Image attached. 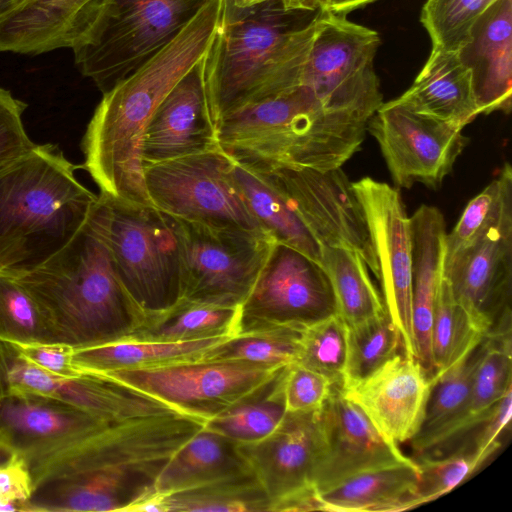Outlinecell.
<instances>
[{"mask_svg":"<svg viewBox=\"0 0 512 512\" xmlns=\"http://www.w3.org/2000/svg\"><path fill=\"white\" fill-rule=\"evenodd\" d=\"M223 0H208L169 43L103 93L81 142L84 168L115 199L152 205L145 190L141 146L156 108L204 56Z\"/></svg>","mask_w":512,"mask_h":512,"instance_id":"obj_1","label":"cell"},{"mask_svg":"<svg viewBox=\"0 0 512 512\" xmlns=\"http://www.w3.org/2000/svg\"><path fill=\"white\" fill-rule=\"evenodd\" d=\"M286 10L280 0L238 7L223 0L219 23L202 58L207 101L215 124L248 105L301 84L317 15Z\"/></svg>","mask_w":512,"mask_h":512,"instance_id":"obj_2","label":"cell"},{"mask_svg":"<svg viewBox=\"0 0 512 512\" xmlns=\"http://www.w3.org/2000/svg\"><path fill=\"white\" fill-rule=\"evenodd\" d=\"M55 144H35L0 168V273L30 272L84 228L98 195Z\"/></svg>","mask_w":512,"mask_h":512,"instance_id":"obj_3","label":"cell"},{"mask_svg":"<svg viewBox=\"0 0 512 512\" xmlns=\"http://www.w3.org/2000/svg\"><path fill=\"white\" fill-rule=\"evenodd\" d=\"M370 118L331 108L300 84L229 114L216 133L219 147L238 162L325 171L360 150Z\"/></svg>","mask_w":512,"mask_h":512,"instance_id":"obj_4","label":"cell"},{"mask_svg":"<svg viewBox=\"0 0 512 512\" xmlns=\"http://www.w3.org/2000/svg\"><path fill=\"white\" fill-rule=\"evenodd\" d=\"M14 278L38 303L56 343L74 349L125 340L145 318L88 221L58 254Z\"/></svg>","mask_w":512,"mask_h":512,"instance_id":"obj_5","label":"cell"},{"mask_svg":"<svg viewBox=\"0 0 512 512\" xmlns=\"http://www.w3.org/2000/svg\"><path fill=\"white\" fill-rule=\"evenodd\" d=\"M88 224L104 242L119 279L145 315L164 311L180 299L179 252L166 214L153 205L100 193Z\"/></svg>","mask_w":512,"mask_h":512,"instance_id":"obj_6","label":"cell"},{"mask_svg":"<svg viewBox=\"0 0 512 512\" xmlns=\"http://www.w3.org/2000/svg\"><path fill=\"white\" fill-rule=\"evenodd\" d=\"M208 0H105L73 48L81 74L103 93L169 43Z\"/></svg>","mask_w":512,"mask_h":512,"instance_id":"obj_7","label":"cell"},{"mask_svg":"<svg viewBox=\"0 0 512 512\" xmlns=\"http://www.w3.org/2000/svg\"><path fill=\"white\" fill-rule=\"evenodd\" d=\"M168 217L179 252L180 298L240 307L276 241L265 232Z\"/></svg>","mask_w":512,"mask_h":512,"instance_id":"obj_8","label":"cell"},{"mask_svg":"<svg viewBox=\"0 0 512 512\" xmlns=\"http://www.w3.org/2000/svg\"><path fill=\"white\" fill-rule=\"evenodd\" d=\"M232 164L219 148L146 166L145 190L170 217L265 232L234 181Z\"/></svg>","mask_w":512,"mask_h":512,"instance_id":"obj_9","label":"cell"},{"mask_svg":"<svg viewBox=\"0 0 512 512\" xmlns=\"http://www.w3.org/2000/svg\"><path fill=\"white\" fill-rule=\"evenodd\" d=\"M316 33L301 84L335 109L372 116L383 103L374 58L377 31L328 10H319Z\"/></svg>","mask_w":512,"mask_h":512,"instance_id":"obj_10","label":"cell"},{"mask_svg":"<svg viewBox=\"0 0 512 512\" xmlns=\"http://www.w3.org/2000/svg\"><path fill=\"white\" fill-rule=\"evenodd\" d=\"M283 368L232 361L193 360L145 369L116 370L103 375L205 424L257 393Z\"/></svg>","mask_w":512,"mask_h":512,"instance_id":"obj_11","label":"cell"},{"mask_svg":"<svg viewBox=\"0 0 512 512\" xmlns=\"http://www.w3.org/2000/svg\"><path fill=\"white\" fill-rule=\"evenodd\" d=\"M335 314L336 300L323 265L275 242L240 306L236 334L279 326L303 329Z\"/></svg>","mask_w":512,"mask_h":512,"instance_id":"obj_12","label":"cell"},{"mask_svg":"<svg viewBox=\"0 0 512 512\" xmlns=\"http://www.w3.org/2000/svg\"><path fill=\"white\" fill-rule=\"evenodd\" d=\"M246 165L269 178L320 246L355 251L377 278L378 265L368 224L352 182L341 167L322 171L283 165Z\"/></svg>","mask_w":512,"mask_h":512,"instance_id":"obj_13","label":"cell"},{"mask_svg":"<svg viewBox=\"0 0 512 512\" xmlns=\"http://www.w3.org/2000/svg\"><path fill=\"white\" fill-rule=\"evenodd\" d=\"M463 128L418 114L395 99L382 103L367 131L377 141L398 188H438L468 143Z\"/></svg>","mask_w":512,"mask_h":512,"instance_id":"obj_14","label":"cell"},{"mask_svg":"<svg viewBox=\"0 0 512 512\" xmlns=\"http://www.w3.org/2000/svg\"><path fill=\"white\" fill-rule=\"evenodd\" d=\"M352 186L368 224L386 311L400 333L403 352L415 358L410 217L398 188L371 177L352 182Z\"/></svg>","mask_w":512,"mask_h":512,"instance_id":"obj_15","label":"cell"},{"mask_svg":"<svg viewBox=\"0 0 512 512\" xmlns=\"http://www.w3.org/2000/svg\"><path fill=\"white\" fill-rule=\"evenodd\" d=\"M34 393L74 405L108 423L177 412L164 402L103 374L77 377L52 374L28 361L16 347L0 341V397Z\"/></svg>","mask_w":512,"mask_h":512,"instance_id":"obj_16","label":"cell"},{"mask_svg":"<svg viewBox=\"0 0 512 512\" xmlns=\"http://www.w3.org/2000/svg\"><path fill=\"white\" fill-rule=\"evenodd\" d=\"M318 411L286 412L269 435L238 444L269 498V511H315L312 470L318 445Z\"/></svg>","mask_w":512,"mask_h":512,"instance_id":"obj_17","label":"cell"},{"mask_svg":"<svg viewBox=\"0 0 512 512\" xmlns=\"http://www.w3.org/2000/svg\"><path fill=\"white\" fill-rule=\"evenodd\" d=\"M318 445L312 470L315 493L356 474L407 462L399 445L384 437L336 385L318 411Z\"/></svg>","mask_w":512,"mask_h":512,"instance_id":"obj_18","label":"cell"},{"mask_svg":"<svg viewBox=\"0 0 512 512\" xmlns=\"http://www.w3.org/2000/svg\"><path fill=\"white\" fill-rule=\"evenodd\" d=\"M453 295L484 335L511 329L512 226L494 229L443 265Z\"/></svg>","mask_w":512,"mask_h":512,"instance_id":"obj_19","label":"cell"},{"mask_svg":"<svg viewBox=\"0 0 512 512\" xmlns=\"http://www.w3.org/2000/svg\"><path fill=\"white\" fill-rule=\"evenodd\" d=\"M109 424L48 396L14 393L0 397V442L27 466Z\"/></svg>","mask_w":512,"mask_h":512,"instance_id":"obj_20","label":"cell"},{"mask_svg":"<svg viewBox=\"0 0 512 512\" xmlns=\"http://www.w3.org/2000/svg\"><path fill=\"white\" fill-rule=\"evenodd\" d=\"M430 388L421 364L400 352L342 392L384 437L399 445L420 431Z\"/></svg>","mask_w":512,"mask_h":512,"instance_id":"obj_21","label":"cell"},{"mask_svg":"<svg viewBox=\"0 0 512 512\" xmlns=\"http://www.w3.org/2000/svg\"><path fill=\"white\" fill-rule=\"evenodd\" d=\"M202 58L177 82L152 115L142 140L143 169L220 148L205 91Z\"/></svg>","mask_w":512,"mask_h":512,"instance_id":"obj_22","label":"cell"},{"mask_svg":"<svg viewBox=\"0 0 512 512\" xmlns=\"http://www.w3.org/2000/svg\"><path fill=\"white\" fill-rule=\"evenodd\" d=\"M105 0H24L0 16V52L75 48Z\"/></svg>","mask_w":512,"mask_h":512,"instance_id":"obj_23","label":"cell"},{"mask_svg":"<svg viewBox=\"0 0 512 512\" xmlns=\"http://www.w3.org/2000/svg\"><path fill=\"white\" fill-rule=\"evenodd\" d=\"M472 74L480 114L509 113L512 104V0H496L458 52Z\"/></svg>","mask_w":512,"mask_h":512,"instance_id":"obj_24","label":"cell"},{"mask_svg":"<svg viewBox=\"0 0 512 512\" xmlns=\"http://www.w3.org/2000/svg\"><path fill=\"white\" fill-rule=\"evenodd\" d=\"M412 236L411 310L415 358L433 374L431 339L438 289L443 278L446 227L443 214L423 204L410 216Z\"/></svg>","mask_w":512,"mask_h":512,"instance_id":"obj_25","label":"cell"},{"mask_svg":"<svg viewBox=\"0 0 512 512\" xmlns=\"http://www.w3.org/2000/svg\"><path fill=\"white\" fill-rule=\"evenodd\" d=\"M395 100L418 114L462 128L480 114L471 71L459 53L433 46L413 84Z\"/></svg>","mask_w":512,"mask_h":512,"instance_id":"obj_26","label":"cell"},{"mask_svg":"<svg viewBox=\"0 0 512 512\" xmlns=\"http://www.w3.org/2000/svg\"><path fill=\"white\" fill-rule=\"evenodd\" d=\"M420 470L407 462L368 470L315 494V511H403L413 508Z\"/></svg>","mask_w":512,"mask_h":512,"instance_id":"obj_27","label":"cell"},{"mask_svg":"<svg viewBox=\"0 0 512 512\" xmlns=\"http://www.w3.org/2000/svg\"><path fill=\"white\" fill-rule=\"evenodd\" d=\"M250 470L237 443L203 427L166 463L155 490L172 493Z\"/></svg>","mask_w":512,"mask_h":512,"instance_id":"obj_28","label":"cell"},{"mask_svg":"<svg viewBox=\"0 0 512 512\" xmlns=\"http://www.w3.org/2000/svg\"><path fill=\"white\" fill-rule=\"evenodd\" d=\"M232 160L234 181L262 229L276 242L321 263V246L284 195L262 171Z\"/></svg>","mask_w":512,"mask_h":512,"instance_id":"obj_29","label":"cell"},{"mask_svg":"<svg viewBox=\"0 0 512 512\" xmlns=\"http://www.w3.org/2000/svg\"><path fill=\"white\" fill-rule=\"evenodd\" d=\"M227 338L229 337L182 342L121 340L74 349L72 361L79 370L96 374L116 370L145 369L200 360L207 350Z\"/></svg>","mask_w":512,"mask_h":512,"instance_id":"obj_30","label":"cell"},{"mask_svg":"<svg viewBox=\"0 0 512 512\" xmlns=\"http://www.w3.org/2000/svg\"><path fill=\"white\" fill-rule=\"evenodd\" d=\"M240 307L180 298L159 313L145 315L125 340L182 342L231 337L237 332Z\"/></svg>","mask_w":512,"mask_h":512,"instance_id":"obj_31","label":"cell"},{"mask_svg":"<svg viewBox=\"0 0 512 512\" xmlns=\"http://www.w3.org/2000/svg\"><path fill=\"white\" fill-rule=\"evenodd\" d=\"M321 264L334 292L337 314L351 327L387 313L368 267L355 251L321 246Z\"/></svg>","mask_w":512,"mask_h":512,"instance_id":"obj_32","label":"cell"},{"mask_svg":"<svg viewBox=\"0 0 512 512\" xmlns=\"http://www.w3.org/2000/svg\"><path fill=\"white\" fill-rule=\"evenodd\" d=\"M158 494L161 512L270 510L269 498L252 470L184 490Z\"/></svg>","mask_w":512,"mask_h":512,"instance_id":"obj_33","label":"cell"},{"mask_svg":"<svg viewBox=\"0 0 512 512\" xmlns=\"http://www.w3.org/2000/svg\"><path fill=\"white\" fill-rule=\"evenodd\" d=\"M506 226H512V169L508 163L497 178L468 202L457 224L446 235L444 264L490 231Z\"/></svg>","mask_w":512,"mask_h":512,"instance_id":"obj_34","label":"cell"},{"mask_svg":"<svg viewBox=\"0 0 512 512\" xmlns=\"http://www.w3.org/2000/svg\"><path fill=\"white\" fill-rule=\"evenodd\" d=\"M286 367L257 393L209 420L204 427L237 444L252 443L269 435L287 412L283 391Z\"/></svg>","mask_w":512,"mask_h":512,"instance_id":"obj_35","label":"cell"},{"mask_svg":"<svg viewBox=\"0 0 512 512\" xmlns=\"http://www.w3.org/2000/svg\"><path fill=\"white\" fill-rule=\"evenodd\" d=\"M484 336L455 299L450 283L443 277L436 297L432 327L433 374L430 382L455 365Z\"/></svg>","mask_w":512,"mask_h":512,"instance_id":"obj_36","label":"cell"},{"mask_svg":"<svg viewBox=\"0 0 512 512\" xmlns=\"http://www.w3.org/2000/svg\"><path fill=\"white\" fill-rule=\"evenodd\" d=\"M303 329L279 326L236 334L211 347L200 360L243 362L269 368L285 367L297 361Z\"/></svg>","mask_w":512,"mask_h":512,"instance_id":"obj_37","label":"cell"},{"mask_svg":"<svg viewBox=\"0 0 512 512\" xmlns=\"http://www.w3.org/2000/svg\"><path fill=\"white\" fill-rule=\"evenodd\" d=\"M488 346V336L475 345L455 365L431 381L424 420L410 441L412 449L450 421L465 405L476 369Z\"/></svg>","mask_w":512,"mask_h":512,"instance_id":"obj_38","label":"cell"},{"mask_svg":"<svg viewBox=\"0 0 512 512\" xmlns=\"http://www.w3.org/2000/svg\"><path fill=\"white\" fill-rule=\"evenodd\" d=\"M400 352L401 336L388 313L347 327V359L341 389L364 379Z\"/></svg>","mask_w":512,"mask_h":512,"instance_id":"obj_39","label":"cell"},{"mask_svg":"<svg viewBox=\"0 0 512 512\" xmlns=\"http://www.w3.org/2000/svg\"><path fill=\"white\" fill-rule=\"evenodd\" d=\"M0 341L15 345L56 343L33 296L13 277L0 273Z\"/></svg>","mask_w":512,"mask_h":512,"instance_id":"obj_40","label":"cell"},{"mask_svg":"<svg viewBox=\"0 0 512 512\" xmlns=\"http://www.w3.org/2000/svg\"><path fill=\"white\" fill-rule=\"evenodd\" d=\"M496 0H427L420 21L432 46L459 52L471 39L472 29Z\"/></svg>","mask_w":512,"mask_h":512,"instance_id":"obj_41","label":"cell"},{"mask_svg":"<svg viewBox=\"0 0 512 512\" xmlns=\"http://www.w3.org/2000/svg\"><path fill=\"white\" fill-rule=\"evenodd\" d=\"M347 359V326L338 314L305 327L297 361L342 388Z\"/></svg>","mask_w":512,"mask_h":512,"instance_id":"obj_42","label":"cell"},{"mask_svg":"<svg viewBox=\"0 0 512 512\" xmlns=\"http://www.w3.org/2000/svg\"><path fill=\"white\" fill-rule=\"evenodd\" d=\"M412 459L420 470L413 508L445 495L480 468L474 451L469 448L441 458Z\"/></svg>","mask_w":512,"mask_h":512,"instance_id":"obj_43","label":"cell"},{"mask_svg":"<svg viewBox=\"0 0 512 512\" xmlns=\"http://www.w3.org/2000/svg\"><path fill=\"white\" fill-rule=\"evenodd\" d=\"M333 383L298 363L285 368L283 391L287 412L320 410L329 398Z\"/></svg>","mask_w":512,"mask_h":512,"instance_id":"obj_44","label":"cell"},{"mask_svg":"<svg viewBox=\"0 0 512 512\" xmlns=\"http://www.w3.org/2000/svg\"><path fill=\"white\" fill-rule=\"evenodd\" d=\"M25 108L24 102L0 87V168L25 155L36 144L23 123Z\"/></svg>","mask_w":512,"mask_h":512,"instance_id":"obj_45","label":"cell"},{"mask_svg":"<svg viewBox=\"0 0 512 512\" xmlns=\"http://www.w3.org/2000/svg\"><path fill=\"white\" fill-rule=\"evenodd\" d=\"M512 416V389L495 404L490 415L474 433L469 446L480 467L498 450L504 432L510 428Z\"/></svg>","mask_w":512,"mask_h":512,"instance_id":"obj_46","label":"cell"},{"mask_svg":"<svg viewBox=\"0 0 512 512\" xmlns=\"http://www.w3.org/2000/svg\"><path fill=\"white\" fill-rule=\"evenodd\" d=\"M32 492V476L22 458L0 468V512H30Z\"/></svg>","mask_w":512,"mask_h":512,"instance_id":"obj_47","label":"cell"},{"mask_svg":"<svg viewBox=\"0 0 512 512\" xmlns=\"http://www.w3.org/2000/svg\"><path fill=\"white\" fill-rule=\"evenodd\" d=\"M16 347L28 361L52 374L77 377L85 373L73 364L74 348L67 344L44 343Z\"/></svg>","mask_w":512,"mask_h":512,"instance_id":"obj_48","label":"cell"},{"mask_svg":"<svg viewBox=\"0 0 512 512\" xmlns=\"http://www.w3.org/2000/svg\"><path fill=\"white\" fill-rule=\"evenodd\" d=\"M376 0H330L324 10L338 14H346Z\"/></svg>","mask_w":512,"mask_h":512,"instance_id":"obj_49","label":"cell"},{"mask_svg":"<svg viewBox=\"0 0 512 512\" xmlns=\"http://www.w3.org/2000/svg\"><path fill=\"white\" fill-rule=\"evenodd\" d=\"M286 10L311 12L319 9L318 0H280Z\"/></svg>","mask_w":512,"mask_h":512,"instance_id":"obj_50","label":"cell"},{"mask_svg":"<svg viewBox=\"0 0 512 512\" xmlns=\"http://www.w3.org/2000/svg\"><path fill=\"white\" fill-rule=\"evenodd\" d=\"M17 455L8 446L0 442V468L15 460Z\"/></svg>","mask_w":512,"mask_h":512,"instance_id":"obj_51","label":"cell"},{"mask_svg":"<svg viewBox=\"0 0 512 512\" xmlns=\"http://www.w3.org/2000/svg\"><path fill=\"white\" fill-rule=\"evenodd\" d=\"M24 0H0V16L8 13Z\"/></svg>","mask_w":512,"mask_h":512,"instance_id":"obj_52","label":"cell"},{"mask_svg":"<svg viewBox=\"0 0 512 512\" xmlns=\"http://www.w3.org/2000/svg\"><path fill=\"white\" fill-rule=\"evenodd\" d=\"M238 7H249L269 0H230Z\"/></svg>","mask_w":512,"mask_h":512,"instance_id":"obj_53","label":"cell"},{"mask_svg":"<svg viewBox=\"0 0 512 512\" xmlns=\"http://www.w3.org/2000/svg\"><path fill=\"white\" fill-rule=\"evenodd\" d=\"M330 0H318L319 2V10H324L329 3Z\"/></svg>","mask_w":512,"mask_h":512,"instance_id":"obj_54","label":"cell"}]
</instances>
